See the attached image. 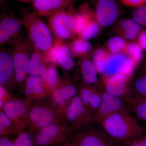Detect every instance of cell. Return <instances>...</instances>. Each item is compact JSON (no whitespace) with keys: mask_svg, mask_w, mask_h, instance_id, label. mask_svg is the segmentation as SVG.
Listing matches in <instances>:
<instances>
[{"mask_svg":"<svg viewBox=\"0 0 146 146\" xmlns=\"http://www.w3.org/2000/svg\"><path fill=\"white\" fill-rule=\"evenodd\" d=\"M98 125L115 146H123L146 131V126L134 117L129 110L108 116Z\"/></svg>","mask_w":146,"mask_h":146,"instance_id":"obj_1","label":"cell"},{"mask_svg":"<svg viewBox=\"0 0 146 146\" xmlns=\"http://www.w3.org/2000/svg\"><path fill=\"white\" fill-rule=\"evenodd\" d=\"M20 13L29 40L35 49L44 54L52 46L54 40L52 32L38 15L26 8H21Z\"/></svg>","mask_w":146,"mask_h":146,"instance_id":"obj_2","label":"cell"},{"mask_svg":"<svg viewBox=\"0 0 146 146\" xmlns=\"http://www.w3.org/2000/svg\"><path fill=\"white\" fill-rule=\"evenodd\" d=\"M67 9L51 16L48 21L49 27L56 39L63 41L72 39L76 35L74 28L77 12Z\"/></svg>","mask_w":146,"mask_h":146,"instance_id":"obj_3","label":"cell"},{"mask_svg":"<svg viewBox=\"0 0 146 146\" xmlns=\"http://www.w3.org/2000/svg\"><path fill=\"white\" fill-rule=\"evenodd\" d=\"M33 46L29 40L27 39L18 40L14 45L12 54L15 76L18 82H23L27 78L30 61L33 51Z\"/></svg>","mask_w":146,"mask_h":146,"instance_id":"obj_4","label":"cell"},{"mask_svg":"<svg viewBox=\"0 0 146 146\" xmlns=\"http://www.w3.org/2000/svg\"><path fill=\"white\" fill-rule=\"evenodd\" d=\"M102 88L112 96L128 100L131 97L129 78L121 74L103 78Z\"/></svg>","mask_w":146,"mask_h":146,"instance_id":"obj_5","label":"cell"},{"mask_svg":"<svg viewBox=\"0 0 146 146\" xmlns=\"http://www.w3.org/2000/svg\"><path fill=\"white\" fill-rule=\"evenodd\" d=\"M123 110H128L127 100L103 90L101 104L95 114L94 121L99 124L108 116Z\"/></svg>","mask_w":146,"mask_h":146,"instance_id":"obj_6","label":"cell"},{"mask_svg":"<svg viewBox=\"0 0 146 146\" xmlns=\"http://www.w3.org/2000/svg\"><path fill=\"white\" fill-rule=\"evenodd\" d=\"M134 61L121 53L110 54L108 59L103 78L108 77L118 74L130 75L134 68Z\"/></svg>","mask_w":146,"mask_h":146,"instance_id":"obj_7","label":"cell"},{"mask_svg":"<svg viewBox=\"0 0 146 146\" xmlns=\"http://www.w3.org/2000/svg\"><path fill=\"white\" fill-rule=\"evenodd\" d=\"M100 25L107 27L117 19L119 10L115 0H98L94 13Z\"/></svg>","mask_w":146,"mask_h":146,"instance_id":"obj_8","label":"cell"},{"mask_svg":"<svg viewBox=\"0 0 146 146\" xmlns=\"http://www.w3.org/2000/svg\"><path fill=\"white\" fill-rule=\"evenodd\" d=\"M78 0H33L32 7L39 16H50L68 9Z\"/></svg>","mask_w":146,"mask_h":146,"instance_id":"obj_9","label":"cell"},{"mask_svg":"<svg viewBox=\"0 0 146 146\" xmlns=\"http://www.w3.org/2000/svg\"><path fill=\"white\" fill-rule=\"evenodd\" d=\"M76 146H115L100 128H94L79 133L76 136Z\"/></svg>","mask_w":146,"mask_h":146,"instance_id":"obj_10","label":"cell"},{"mask_svg":"<svg viewBox=\"0 0 146 146\" xmlns=\"http://www.w3.org/2000/svg\"><path fill=\"white\" fill-rule=\"evenodd\" d=\"M23 26L22 20L11 16H1L0 21V45L4 46L18 37Z\"/></svg>","mask_w":146,"mask_h":146,"instance_id":"obj_11","label":"cell"},{"mask_svg":"<svg viewBox=\"0 0 146 146\" xmlns=\"http://www.w3.org/2000/svg\"><path fill=\"white\" fill-rule=\"evenodd\" d=\"M65 135L56 125H50L43 128L35 138L36 146H48L65 139Z\"/></svg>","mask_w":146,"mask_h":146,"instance_id":"obj_12","label":"cell"},{"mask_svg":"<svg viewBox=\"0 0 146 146\" xmlns=\"http://www.w3.org/2000/svg\"><path fill=\"white\" fill-rule=\"evenodd\" d=\"M15 73L12 52L6 49H1L0 52V83H7ZM16 75V74H15Z\"/></svg>","mask_w":146,"mask_h":146,"instance_id":"obj_13","label":"cell"},{"mask_svg":"<svg viewBox=\"0 0 146 146\" xmlns=\"http://www.w3.org/2000/svg\"><path fill=\"white\" fill-rule=\"evenodd\" d=\"M47 62L45 55L34 48L29 65V74L31 76H42L46 69Z\"/></svg>","mask_w":146,"mask_h":146,"instance_id":"obj_14","label":"cell"},{"mask_svg":"<svg viewBox=\"0 0 146 146\" xmlns=\"http://www.w3.org/2000/svg\"><path fill=\"white\" fill-rule=\"evenodd\" d=\"M94 18V14L92 13L89 7L83 6L80 12H77L76 15L74 28V32L76 35L80 36L91 22L95 20Z\"/></svg>","mask_w":146,"mask_h":146,"instance_id":"obj_15","label":"cell"},{"mask_svg":"<svg viewBox=\"0 0 146 146\" xmlns=\"http://www.w3.org/2000/svg\"><path fill=\"white\" fill-rule=\"evenodd\" d=\"M127 101L131 115L140 122L146 124V99L131 97Z\"/></svg>","mask_w":146,"mask_h":146,"instance_id":"obj_16","label":"cell"},{"mask_svg":"<svg viewBox=\"0 0 146 146\" xmlns=\"http://www.w3.org/2000/svg\"><path fill=\"white\" fill-rule=\"evenodd\" d=\"M86 108L79 96L73 98L68 111V119L72 122L79 121L86 115Z\"/></svg>","mask_w":146,"mask_h":146,"instance_id":"obj_17","label":"cell"},{"mask_svg":"<svg viewBox=\"0 0 146 146\" xmlns=\"http://www.w3.org/2000/svg\"><path fill=\"white\" fill-rule=\"evenodd\" d=\"M30 117L33 123L39 127L44 128L50 125L53 119L52 114L47 109L36 107L32 110Z\"/></svg>","mask_w":146,"mask_h":146,"instance_id":"obj_18","label":"cell"},{"mask_svg":"<svg viewBox=\"0 0 146 146\" xmlns=\"http://www.w3.org/2000/svg\"><path fill=\"white\" fill-rule=\"evenodd\" d=\"M82 76L84 82L88 84H97L98 81V72L93 61L86 58L81 62Z\"/></svg>","mask_w":146,"mask_h":146,"instance_id":"obj_19","label":"cell"},{"mask_svg":"<svg viewBox=\"0 0 146 146\" xmlns=\"http://www.w3.org/2000/svg\"><path fill=\"white\" fill-rule=\"evenodd\" d=\"M119 28L125 37L130 40L136 38L141 31L140 25L131 19L121 20L120 22Z\"/></svg>","mask_w":146,"mask_h":146,"instance_id":"obj_20","label":"cell"},{"mask_svg":"<svg viewBox=\"0 0 146 146\" xmlns=\"http://www.w3.org/2000/svg\"><path fill=\"white\" fill-rule=\"evenodd\" d=\"M6 115L11 119H14L24 115L26 112L27 108L23 102L18 100L10 101L4 106Z\"/></svg>","mask_w":146,"mask_h":146,"instance_id":"obj_21","label":"cell"},{"mask_svg":"<svg viewBox=\"0 0 146 146\" xmlns=\"http://www.w3.org/2000/svg\"><path fill=\"white\" fill-rule=\"evenodd\" d=\"M76 92L75 86L72 84H68L56 90L53 93V98L57 104H63L74 97Z\"/></svg>","mask_w":146,"mask_h":146,"instance_id":"obj_22","label":"cell"},{"mask_svg":"<svg viewBox=\"0 0 146 146\" xmlns=\"http://www.w3.org/2000/svg\"><path fill=\"white\" fill-rule=\"evenodd\" d=\"M70 48L63 44L58 56V63L60 67L66 70H72L74 65Z\"/></svg>","mask_w":146,"mask_h":146,"instance_id":"obj_23","label":"cell"},{"mask_svg":"<svg viewBox=\"0 0 146 146\" xmlns=\"http://www.w3.org/2000/svg\"><path fill=\"white\" fill-rule=\"evenodd\" d=\"M111 54L103 49H98L95 51L93 56V62L97 72L103 74L108 57Z\"/></svg>","mask_w":146,"mask_h":146,"instance_id":"obj_24","label":"cell"},{"mask_svg":"<svg viewBox=\"0 0 146 146\" xmlns=\"http://www.w3.org/2000/svg\"><path fill=\"white\" fill-rule=\"evenodd\" d=\"M131 97L146 99V73L130 84Z\"/></svg>","mask_w":146,"mask_h":146,"instance_id":"obj_25","label":"cell"},{"mask_svg":"<svg viewBox=\"0 0 146 146\" xmlns=\"http://www.w3.org/2000/svg\"><path fill=\"white\" fill-rule=\"evenodd\" d=\"M72 53L76 56H82L86 55L91 49V45L87 40L80 37L76 39L71 44Z\"/></svg>","mask_w":146,"mask_h":146,"instance_id":"obj_26","label":"cell"},{"mask_svg":"<svg viewBox=\"0 0 146 146\" xmlns=\"http://www.w3.org/2000/svg\"><path fill=\"white\" fill-rule=\"evenodd\" d=\"M44 82L39 77L30 76L27 80L25 93L30 95L32 93L41 94L44 91Z\"/></svg>","mask_w":146,"mask_h":146,"instance_id":"obj_27","label":"cell"},{"mask_svg":"<svg viewBox=\"0 0 146 146\" xmlns=\"http://www.w3.org/2000/svg\"><path fill=\"white\" fill-rule=\"evenodd\" d=\"M143 50L138 43L130 42L127 43L123 52L128 55L129 57L132 59L137 65L143 58Z\"/></svg>","mask_w":146,"mask_h":146,"instance_id":"obj_28","label":"cell"},{"mask_svg":"<svg viewBox=\"0 0 146 146\" xmlns=\"http://www.w3.org/2000/svg\"><path fill=\"white\" fill-rule=\"evenodd\" d=\"M44 83L50 87H53L57 84L59 80V76L56 68L51 65L46 68L42 76Z\"/></svg>","mask_w":146,"mask_h":146,"instance_id":"obj_29","label":"cell"},{"mask_svg":"<svg viewBox=\"0 0 146 146\" xmlns=\"http://www.w3.org/2000/svg\"><path fill=\"white\" fill-rule=\"evenodd\" d=\"M126 44L125 41L122 37L114 36L109 39L107 46L110 52L112 54H116L123 52Z\"/></svg>","mask_w":146,"mask_h":146,"instance_id":"obj_30","label":"cell"},{"mask_svg":"<svg viewBox=\"0 0 146 146\" xmlns=\"http://www.w3.org/2000/svg\"><path fill=\"white\" fill-rule=\"evenodd\" d=\"M63 44L64 42L62 40L57 39H55L52 46L44 54L48 62H50L53 64H58V56Z\"/></svg>","mask_w":146,"mask_h":146,"instance_id":"obj_31","label":"cell"},{"mask_svg":"<svg viewBox=\"0 0 146 146\" xmlns=\"http://www.w3.org/2000/svg\"><path fill=\"white\" fill-rule=\"evenodd\" d=\"M100 25L96 19L94 20L82 33L79 37L88 41L97 36L100 31Z\"/></svg>","mask_w":146,"mask_h":146,"instance_id":"obj_32","label":"cell"},{"mask_svg":"<svg viewBox=\"0 0 146 146\" xmlns=\"http://www.w3.org/2000/svg\"><path fill=\"white\" fill-rule=\"evenodd\" d=\"M14 146H35V140L27 132L21 133L14 142Z\"/></svg>","mask_w":146,"mask_h":146,"instance_id":"obj_33","label":"cell"},{"mask_svg":"<svg viewBox=\"0 0 146 146\" xmlns=\"http://www.w3.org/2000/svg\"><path fill=\"white\" fill-rule=\"evenodd\" d=\"M132 16L133 20L140 25L146 27V4L135 8Z\"/></svg>","mask_w":146,"mask_h":146,"instance_id":"obj_34","label":"cell"},{"mask_svg":"<svg viewBox=\"0 0 146 146\" xmlns=\"http://www.w3.org/2000/svg\"><path fill=\"white\" fill-rule=\"evenodd\" d=\"M123 146H146V131Z\"/></svg>","mask_w":146,"mask_h":146,"instance_id":"obj_35","label":"cell"},{"mask_svg":"<svg viewBox=\"0 0 146 146\" xmlns=\"http://www.w3.org/2000/svg\"><path fill=\"white\" fill-rule=\"evenodd\" d=\"M96 87H93L92 88L88 87H83L80 91L81 99L82 100L85 106H89V102L91 99V96L93 94L94 89Z\"/></svg>","mask_w":146,"mask_h":146,"instance_id":"obj_36","label":"cell"},{"mask_svg":"<svg viewBox=\"0 0 146 146\" xmlns=\"http://www.w3.org/2000/svg\"><path fill=\"white\" fill-rule=\"evenodd\" d=\"M123 5L129 7L136 8L146 4V0H119Z\"/></svg>","mask_w":146,"mask_h":146,"instance_id":"obj_37","label":"cell"},{"mask_svg":"<svg viewBox=\"0 0 146 146\" xmlns=\"http://www.w3.org/2000/svg\"><path fill=\"white\" fill-rule=\"evenodd\" d=\"M9 118L6 114L1 112L0 114V134L2 135L5 128L8 127L10 125Z\"/></svg>","mask_w":146,"mask_h":146,"instance_id":"obj_38","label":"cell"},{"mask_svg":"<svg viewBox=\"0 0 146 146\" xmlns=\"http://www.w3.org/2000/svg\"><path fill=\"white\" fill-rule=\"evenodd\" d=\"M143 50H146V31L141 30L138 36V42Z\"/></svg>","mask_w":146,"mask_h":146,"instance_id":"obj_39","label":"cell"},{"mask_svg":"<svg viewBox=\"0 0 146 146\" xmlns=\"http://www.w3.org/2000/svg\"><path fill=\"white\" fill-rule=\"evenodd\" d=\"M0 146H14V142L6 137H2L0 139Z\"/></svg>","mask_w":146,"mask_h":146,"instance_id":"obj_40","label":"cell"},{"mask_svg":"<svg viewBox=\"0 0 146 146\" xmlns=\"http://www.w3.org/2000/svg\"><path fill=\"white\" fill-rule=\"evenodd\" d=\"M5 89H4L2 86H1L0 87V99L3 100L4 97H5Z\"/></svg>","mask_w":146,"mask_h":146,"instance_id":"obj_41","label":"cell"},{"mask_svg":"<svg viewBox=\"0 0 146 146\" xmlns=\"http://www.w3.org/2000/svg\"><path fill=\"white\" fill-rule=\"evenodd\" d=\"M18 1H20L23 2L28 3L30 2H33V0H18Z\"/></svg>","mask_w":146,"mask_h":146,"instance_id":"obj_42","label":"cell"},{"mask_svg":"<svg viewBox=\"0 0 146 146\" xmlns=\"http://www.w3.org/2000/svg\"><path fill=\"white\" fill-rule=\"evenodd\" d=\"M71 146H75L74 145H72Z\"/></svg>","mask_w":146,"mask_h":146,"instance_id":"obj_43","label":"cell"}]
</instances>
